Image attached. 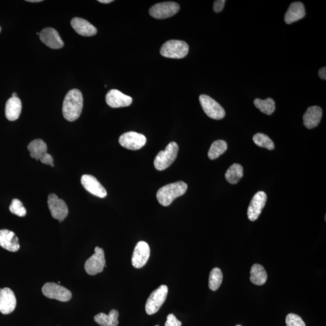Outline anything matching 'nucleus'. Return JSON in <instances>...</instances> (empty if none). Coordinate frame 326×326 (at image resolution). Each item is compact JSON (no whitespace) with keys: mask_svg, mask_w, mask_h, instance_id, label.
Returning a JSON list of instances; mask_svg holds the SVG:
<instances>
[{"mask_svg":"<svg viewBox=\"0 0 326 326\" xmlns=\"http://www.w3.org/2000/svg\"><path fill=\"white\" fill-rule=\"evenodd\" d=\"M83 108V97L78 89L68 91L64 98L63 113L64 118L69 122H73L80 117Z\"/></svg>","mask_w":326,"mask_h":326,"instance_id":"1","label":"nucleus"},{"mask_svg":"<svg viewBox=\"0 0 326 326\" xmlns=\"http://www.w3.org/2000/svg\"><path fill=\"white\" fill-rule=\"evenodd\" d=\"M187 189V185L183 181H178L165 185L158 190V201L163 206H169L175 199L183 195L186 192Z\"/></svg>","mask_w":326,"mask_h":326,"instance_id":"2","label":"nucleus"},{"mask_svg":"<svg viewBox=\"0 0 326 326\" xmlns=\"http://www.w3.org/2000/svg\"><path fill=\"white\" fill-rule=\"evenodd\" d=\"M189 47L186 42L169 40L165 42L160 49V53L167 58L182 59L189 53Z\"/></svg>","mask_w":326,"mask_h":326,"instance_id":"3","label":"nucleus"},{"mask_svg":"<svg viewBox=\"0 0 326 326\" xmlns=\"http://www.w3.org/2000/svg\"><path fill=\"white\" fill-rule=\"evenodd\" d=\"M179 145L175 142H170L164 150L159 152L154 160L155 167L163 170L169 167L176 160L179 152Z\"/></svg>","mask_w":326,"mask_h":326,"instance_id":"4","label":"nucleus"},{"mask_svg":"<svg viewBox=\"0 0 326 326\" xmlns=\"http://www.w3.org/2000/svg\"><path fill=\"white\" fill-rule=\"evenodd\" d=\"M27 149L30 152V155L36 161H40L44 164L50 165L54 166V161L51 155L48 153V147L46 143L41 139H36L32 141Z\"/></svg>","mask_w":326,"mask_h":326,"instance_id":"5","label":"nucleus"},{"mask_svg":"<svg viewBox=\"0 0 326 326\" xmlns=\"http://www.w3.org/2000/svg\"><path fill=\"white\" fill-rule=\"evenodd\" d=\"M167 286L163 285L152 293L146 303L145 310L147 314H155L160 310L167 298Z\"/></svg>","mask_w":326,"mask_h":326,"instance_id":"6","label":"nucleus"},{"mask_svg":"<svg viewBox=\"0 0 326 326\" xmlns=\"http://www.w3.org/2000/svg\"><path fill=\"white\" fill-rule=\"evenodd\" d=\"M42 292L44 296L50 299L66 302L72 298V293L64 286L58 283L49 282L44 284L42 288Z\"/></svg>","mask_w":326,"mask_h":326,"instance_id":"7","label":"nucleus"},{"mask_svg":"<svg viewBox=\"0 0 326 326\" xmlns=\"http://www.w3.org/2000/svg\"><path fill=\"white\" fill-rule=\"evenodd\" d=\"M95 252V254L87 259L84 266L86 273L90 276H96L102 273L106 264L103 249L96 246Z\"/></svg>","mask_w":326,"mask_h":326,"instance_id":"8","label":"nucleus"},{"mask_svg":"<svg viewBox=\"0 0 326 326\" xmlns=\"http://www.w3.org/2000/svg\"><path fill=\"white\" fill-rule=\"evenodd\" d=\"M199 102L207 115L214 120H221L226 115V111L219 103L210 96L202 95L199 96Z\"/></svg>","mask_w":326,"mask_h":326,"instance_id":"9","label":"nucleus"},{"mask_svg":"<svg viewBox=\"0 0 326 326\" xmlns=\"http://www.w3.org/2000/svg\"><path fill=\"white\" fill-rule=\"evenodd\" d=\"M179 5L177 2L168 1L154 5L149 10L153 18L163 19L175 16L179 11Z\"/></svg>","mask_w":326,"mask_h":326,"instance_id":"10","label":"nucleus"},{"mask_svg":"<svg viewBox=\"0 0 326 326\" xmlns=\"http://www.w3.org/2000/svg\"><path fill=\"white\" fill-rule=\"evenodd\" d=\"M48 204L51 216L54 219H58L59 222H61L67 217V205L64 200L59 199L56 195L51 194L49 195Z\"/></svg>","mask_w":326,"mask_h":326,"instance_id":"11","label":"nucleus"},{"mask_svg":"<svg viewBox=\"0 0 326 326\" xmlns=\"http://www.w3.org/2000/svg\"><path fill=\"white\" fill-rule=\"evenodd\" d=\"M119 143L122 147L130 150H138L147 143V138L139 133L130 131L124 133L119 138Z\"/></svg>","mask_w":326,"mask_h":326,"instance_id":"12","label":"nucleus"},{"mask_svg":"<svg viewBox=\"0 0 326 326\" xmlns=\"http://www.w3.org/2000/svg\"><path fill=\"white\" fill-rule=\"evenodd\" d=\"M266 201H267V195L265 192L260 191L254 195L247 212L248 219L251 221H255L258 219L261 211L265 207Z\"/></svg>","mask_w":326,"mask_h":326,"instance_id":"13","label":"nucleus"},{"mask_svg":"<svg viewBox=\"0 0 326 326\" xmlns=\"http://www.w3.org/2000/svg\"><path fill=\"white\" fill-rule=\"evenodd\" d=\"M150 257V247L144 241L138 243L133 252L132 264L135 268H142L147 264Z\"/></svg>","mask_w":326,"mask_h":326,"instance_id":"14","label":"nucleus"},{"mask_svg":"<svg viewBox=\"0 0 326 326\" xmlns=\"http://www.w3.org/2000/svg\"><path fill=\"white\" fill-rule=\"evenodd\" d=\"M81 184L84 189L96 196L104 198L107 196V192L105 187L92 175H83L81 178Z\"/></svg>","mask_w":326,"mask_h":326,"instance_id":"15","label":"nucleus"},{"mask_svg":"<svg viewBox=\"0 0 326 326\" xmlns=\"http://www.w3.org/2000/svg\"><path fill=\"white\" fill-rule=\"evenodd\" d=\"M16 306V298L14 291L9 288L0 289V312L4 315L14 312Z\"/></svg>","mask_w":326,"mask_h":326,"instance_id":"16","label":"nucleus"},{"mask_svg":"<svg viewBox=\"0 0 326 326\" xmlns=\"http://www.w3.org/2000/svg\"><path fill=\"white\" fill-rule=\"evenodd\" d=\"M106 102L113 108L127 107L131 105L132 98L113 89L109 91L106 96Z\"/></svg>","mask_w":326,"mask_h":326,"instance_id":"17","label":"nucleus"},{"mask_svg":"<svg viewBox=\"0 0 326 326\" xmlns=\"http://www.w3.org/2000/svg\"><path fill=\"white\" fill-rule=\"evenodd\" d=\"M39 38L44 44L51 49H61L64 45L58 32L50 27L44 29L39 33Z\"/></svg>","mask_w":326,"mask_h":326,"instance_id":"18","label":"nucleus"},{"mask_svg":"<svg viewBox=\"0 0 326 326\" xmlns=\"http://www.w3.org/2000/svg\"><path fill=\"white\" fill-rule=\"evenodd\" d=\"M0 246L11 252L18 251L20 248L18 237L13 231L6 229L0 230Z\"/></svg>","mask_w":326,"mask_h":326,"instance_id":"19","label":"nucleus"},{"mask_svg":"<svg viewBox=\"0 0 326 326\" xmlns=\"http://www.w3.org/2000/svg\"><path fill=\"white\" fill-rule=\"evenodd\" d=\"M322 115V109L318 106L308 108L303 115V124L308 129H313L319 125Z\"/></svg>","mask_w":326,"mask_h":326,"instance_id":"20","label":"nucleus"},{"mask_svg":"<svg viewBox=\"0 0 326 326\" xmlns=\"http://www.w3.org/2000/svg\"><path fill=\"white\" fill-rule=\"evenodd\" d=\"M71 25L78 34L83 36H92L97 33V29L90 22L83 18H75L71 19Z\"/></svg>","mask_w":326,"mask_h":326,"instance_id":"21","label":"nucleus"},{"mask_svg":"<svg viewBox=\"0 0 326 326\" xmlns=\"http://www.w3.org/2000/svg\"><path fill=\"white\" fill-rule=\"evenodd\" d=\"M305 16V8L302 2H293L286 12L285 21L286 24H291L303 18Z\"/></svg>","mask_w":326,"mask_h":326,"instance_id":"22","label":"nucleus"},{"mask_svg":"<svg viewBox=\"0 0 326 326\" xmlns=\"http://www.w3.org/2000/svg\"><path fill=\"white\" fill-rule=\"evenodd\" d=\"M22 104L21 100L17 98H10L7 101L5 108V114L10 121H15L19 117L21 112Z\"/></svg>","mask_w":326,"mask_h":326,"instance_id":"23","label":"nucleus"},{"mask_svg":"<svg viewBox=\"0 0 326 326\" xmlns=\"http://www.w3.org/2000/svg\"><path fill=\"white\" fill-rule=\"evenodd\" d=\"M119 313L115 310H111L108 315L100 313L94 318L95 322L101 326H117Z\"/></svg>","mask_w":326,"mask_h":326,"instance_id":"24","label":"nucleus"},{"mask_svg":"<svg viewBox=\"0 0 326 326\" xmlns=\"http://www.w3.org/2000/svg\"><path fill=\"white\" fill-rule=\"evenodd\" d=\"M250 281L254 285L261 286L266 282L267 273L263 266L259 264H254L251 268Z\"/></svg>","mask_w":326,"mask_h":326,"instance_id":"25","label":"nucleus"},{"mask_svg":"<svg viewBox=\"0 0 326 326\" xmlns=\"http://www.w3.org/2000/svg\"><path fill=\"white\" fill-rule=\"evenodd\" d=\"M244 175L243 167L241 164H233L226 173V179L229 184H236L240 181Z\"/></svg>","mask_w":326,"mask_h":326,"instance_id":"26","label":"nucleus"},{"mask_svg":"<svg viewBox=\"0 0 326 326\" xmlns=\"http://www.w3.org/2000/svg\"><path fill=\"white\" fill-rule=\"evenodd\" d=\"M254 104L261 113L268 115L273 114L276 110L275 102L271 98H268L265 100L256 98L254 101Z\"/></svg>","mask_w":326,"mask_h":326,"instance_id":"27","label":"nucleus"},{"mask_svg":"<svg viewBox=\"0 0 326 326\" xmlns=\"http://www.w3.org/2000/svg\"><path fill=\"white\" fill-rule=\"evenodd\" d=\"M228 147L227 143L224 140H216L212 143L208 152V157L210 159L213 160L217 159L226 151Z\"/></svg>","mask_w":326,"mask_h":326,"instance_id":"28","label":"nucleus"},{"mask_svg":"<svg viewBox=\"0 0 326 326\" xmlns=\"http://www.w3.org/2000/svg\"><path fill=\"white\" fill-rule=\"evenodd\" d=\"M222 280H223V274L221 269L214 268L210 273L209 286L212 291H216L221 286Z\"/></svg>","mask_w":326,"mask_h":326,"instance_id":"29","label":"nucleus"},{"mask_svg":"<svg viewBox=\"0 0 326 326\" xmlns=\"http://www.w3.org/2000/svg\"><path fill=\"white\" fill-rule=\"evenodd\" d=\"M253 139L254 143L259 147L266 148L268 150H273L275 147L273 140L268 135L262 133L254 135Z\"/></svg>","mask_w":326,"mask_h":326,"instance_id":"30","label":"nucleus"},{"mask_svg":"<svg viewBox=\"0 0 326 326\" xmlns=\"http://www.w3.org/2000/svg\"><path fill=\"white\" fill-rule=\"evenodd\" d=\"M9 211L11 213L19 217H24L26 215L27 211L24 207L20 200L14 199L9 206Z\"/></svg>","mask_w":326,"mask_h":326,"instance_id":"31","label":"nucleus"},{"mask_svg":"<svg viewBox=\"0 0 326 326\" xmlns=\"http://www.w3.org/2000/svg\"><path fill=\"white\" fill-rule=\"evenodd\" d=\"M286 323L287 326H306L305 322L301 319L300 316L290 313L286 318Z\"/></svg>","mask_w":326,"mask_h":326,"instance_id":"32","label":"nucleus"},{"mask_svg":"<svg viewBox=\"0 0 326 326\" xmlns=\"http://www.w3.org/2000/svg\"><path fill=\"white\" fill-rule=\"evenodd\" d=\"M181 325L182 323L178 320L173 313H170L167 316L165 326H181Z\"/></svg>","mask_w":326,"mask_h":326,"instance_id":"33","label":"nucleus"},{"mask_svg":"<svg viewBox=\"0 0 326 326\" xmlns=\"http://www.w3.org/2000/svg\"><path fill=\"white\" fill-rule=\"evenodd\" d=\"M226 1L225 0H217L214 1L213 4V10L216 13L221 12L224 8L225 4Z\"/></svg>","mask_w":326,"mask_h":326,"instance_id":"34","label":"nucleus"},{"mask_svg":"<svg viewBox=\"0 0 326 326\" xmlns=\"http://www.w3.org/2000/svg\"><path fill=\"white\" fill-rule=\"evenodd\" d=\"M318 75H319L320 78L322 79L323 80H326V68L323 67L320 69L319 71H318Z\"/></svg>","mask_w":326,"mask_h":326,"instance_id":"35","label":"nucleus"},{"mask_svg":"<svg viewBox=\"0 0 326 326\" xmlns=\"http://www.w3.org/2000/svg\"><path fill=\"white\" fill-rule=\"evenodd\" d=\"M98 1L103 4H108L113 2V0H98Z\"/></svg>","mask_w":326,"mask_h":326,"instance_id":"36","label":"nucleus"},{"mask_svg":"<svg viewBox=\"0 0 326 326\" xmlns=\"http://www.w3.org/2000/svg\"><path fill=\"white\" fill-rule=\"evenodd\" d=\"M27 1L31 2H42V0H27Z\"/></svg>","mask_w":326,"mask_h":326,"instance_id":"37","label":"nucleus"},{"mask_svg":"<svg viewBox=\"0 0 326 326\" xmlns=\"http://www.w3.org/2000/svg\"><path fill=\"white\" fill-rule=\"evenodd\" d=\"M12 98H17V94L16 93L12 94Z\"/></svg>","mask_w":326,"mask_h":326,"instance_id":"38","label":"nucleus"},{"mask_svg":"<svg viewBox=\"0 0 326 326\" xmlns=\"http://www.w3.org/2000/svg\"><path fill=\"white\" fill-rule=\"evenodd\" d=\"M236 326H242L241 325H237Z\"/></svg>","mask_w":326,"mask_h":326,"instance_id":"39","label":"nucleus"},{"mask_svg":"<svg viewBox=\"0 0 326 326\" xmlns=\"http://www.w3.org/2000/svg\"><path fill=\"white\" fill-rule=\"evenodd\" d=\"M0 32H1V27H0Z\"/></svg>","mask_w":326,"mask_h":326,"instance_id":"40","label":"nucleus"},{"mask_svg":"<svg viewBox=\"0 0 326 326\" xmlns=\"http://www.w3.org/2000/svg\"></svg>","mask_w":326,"mask_h":326,"instance_id":"41","label":"nucleus"}]
</instances>
